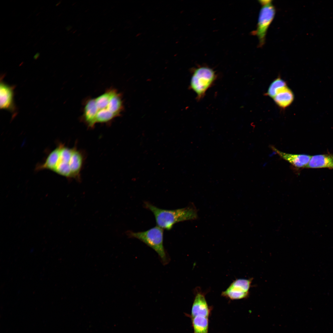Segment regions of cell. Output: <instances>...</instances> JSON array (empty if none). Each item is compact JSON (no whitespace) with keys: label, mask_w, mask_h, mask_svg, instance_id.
<instances>
[{"label":"cell","mask_w":333,"mask_h":333,"mask_svg":"<svg viewBox=\"0 0 333 333\" xmlns=\"http://www.w3.org/2000/svg\"><path fill=\"white\" fill-rule=\"evenodd\" d=\"M40 56V53L39 52L36 53L34 56L33 58L34 60L37 59Z\"/></svg>","instance_id":"cell-15"},{"label":"cell","mask_w":333,"mask_h":333,"mask_svg":"<svg viewBox=\"0 0 333 333\" xmlns=\"http://www.w3.org/2000/svg\"><path fill=\"white\" fill-rule=\"evenodd\" d=\"M286 86V82L278 77L274 80L270 84L266 93V95L273 98L280 89Z\"/></svg>","instance_id":"cell-14"},{"label":"cell","mask_w":333,"mask_h":333,"mask_svg":"<svg viewBox=\"0 0 333 333\" xmlns=\"http://www.w3.org/2000/svg\"><path fill=\"white\" fill-rule=\"evenodd\" d=\"M216 78L214 71L207 67L195 69L190 81V86L196 94L198 99L202 98Z\"/></svg>","instance_id":"cell-4"},{"label":"cell","mask_w":333,"mask_h":333,"mask_svg":"<svg viewBox=\"0 0 333 333\" xmlns=\"http://www.w3.org/2000/svg\"><path fill=\"white\" fill-rule=\"evenodd\" d=\"M97 112L95 98L88 99L85 103L82 116L84 121L90 127H93L96 124Z\"/></svg>","instance_id":"cell-11"},{"label":"cell","mask_w":333,"mask_h":333,"mask_svg":"<svg viewBox=\"0 0 333 333\" xmlns=\"http://www.w3.org/2000/svg\"><path fill=\"white\" fill-rule=\"evenodd\" d=\"M261 8L257 29L253 32L259 40V47L265 43L267 31L272 21L275 14V9L271 0H259Z\"/></svg>","instance_id":"cell-5"},{"label":"cell","mask_w":333,"mask_h":333,"mask_svg":"<svg viewBox=\"0 0 333 333\" xmlns=\"http://www.w3.org/2000/svg\"><path fill=\"white\" fill-rule=\"evenodd\" d=\"M208 318L202 315L191 317L193 333H208Z\"/></svg>","instance_id":"cell-12"},{"label":"cell","mask_w":333,"mask_h":333,"mask_svg":"<svg viewBox=\"0 0 333 333\" xmlns=\"http://www.w3.org/2000/svg\"><path fill=\"white\" fill-rule=\"evenodd\" d=\"M2 79L0 84V109L15 114L16 109L14 102V86L6 84Z\"/></svg>","instance_id":"cell-7"},{"label":"cell","mask_w":333,"mask_h":333,"mask_svg":"<svg viewBox=\"0 0 333 333\" xmlns=\"http://www.w3.org/2000/svg\"><path fill=\"white\" fill-rule=\"evenodd\" d=\"M126 234L129 237L138 239L152 248L158 254L163 264L168 263V259L163 246V229L157 226L145 231H128Z\"/></svg>","instance_id":"cell-3"},{"label":"cell","mask_w":333,"mask_h":333,"mask_svg":"<svg viewBox=\"0 0 333 333\" xmlns=\"http://www.w3.org/2000/svg\"><path fill=\"white\" fill-rule=\"evenodd\" d=\"M306 168H326L333 169V154H318L311 156Z\"/></svg>","instance_id":"cell-9"},{"label":"cell","mask_w":333,"mask_h":333,"mask_svg":"<svg viewBox=\"0 0 333 333\" xmlns=\"http://www.w3.org/2000/svg\"><path fill=\"white\" fill-rule=\"evenodd\" d=\"M59 153L58 146L50 153L44 162L38 167L39 169H47L53 171L56 165Z\"/></svg>","instance_id":"cell-13"},{"label":"cell","mask_w":333,"mask_h":333,"mask_svg":"<svg viewBox=\"0 0 333 333\" xmlns=\"http://www.w3.org/2000/svg\"><path fill=\"white\" fill-rule=\"evenodd\" d=\"M144 206L153 214L157 225L167 230H171L177 223L198 217L197 210L192 203L185 208L174 210L160 208L148 202H144Z\"/></svg>","instance_id":"cell-1"},{"label":"cell","mask_w":333,"mask_h":333,"mask_svg":"<svg viewBox=\"0 0 333 333\" xmlns=\"http://www.w3.org/2000/svg\"><path fill=\"white\" fill-rule=\"evenodd\" d=\"M272 150L281 158L287 161L295 168H306L311 157V156L305 154H293L281 151L271 146Z\"/></svg>","instance_id":"cell-8"},{"label":"cell","mask_w":333,"mask_h":333,"mask_svg":"<svg viewBox=\"0 0 333 333\" xmlns=\"http://www.w3.org/2000/svg\"><path fill=\"white\" fill-rule=\"evenodd\" d=\"M252 280V278L236 279L222 292L221 295L232 300L246 298L249 295Z\"/></svg>","instance_id":"cell-6"},{"label":"cell","mask_w":333,"mask_h":333,"mask_svg":"<svg viewBox=\"0 0 333 333\" xmlns=\"http://www.w3.org/2000/svg\"><path fill=\"white\" fill-rule=\"evenodd\" d=\"M59 153L53 171L67 178H76L79 175L83 163L81 153L74 149L62 145L59 146Z\"/></svg>","instance_id":"cell-2"},{"label":"cell","mask_w":333,"mask_h":333,"mask_svg":"<svg viewBox=\"0 0 333 333\" xmlns=\"http://www.w3.org/2000/svg\"><path fill=\"white\" fill-rule=\"evenodd\" d=\"M273 99L278 105L282 108L285 109L292 103L294 99V95L291 89L286 86L280 89Z\"/></svg>","instance_id":"cell-10"}]
</instances>
